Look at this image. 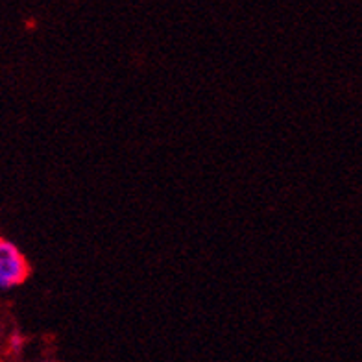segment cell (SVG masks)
Segmentation results:
<instances>
[{"label": "cell", "mask_w": 362, "mask_h": 362, "mask_svg": "<svg viewBox=\"0 0 362 362\" xmlns=\"http://www.w3.org/2000/svg\"><path fill=\"white\" fill-rule=\"evenodd\" d=\"M21 344H23V339H21L19 334H13V337H11V348L17 351V349H21Z\"/></svg>", "instance_id": "cell-2"}, {"label": "cell", "mask_w": 362, "mask_h": 362, "mask_svg": "<svg viewBox=\"0 0 362 362\" xmlns=\"http://www.w3.org/2000/svg\"><path fill=\"white\" fill-rule=\"evenodd\" d=\"M30 274V264L13 243L0 237V288L10 291L24 283Z\"/></svg>", "instance_id": "cell-1"}]
</instances>
